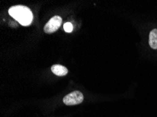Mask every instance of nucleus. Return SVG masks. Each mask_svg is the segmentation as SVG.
Wrapping results in <instances>:
<instances>
[{
	"label": "nucleus",
	"mask_w": 157,
	"mask_h": 117,
	"mask_svg": "<svg viewBox=\"0 0 157 117\" xmlns=\"http://www.w3.org/2000/svg\"><path fill=\"white\" fill-rule=\"evenodd\" d=\"M62 23V19L59 16H55L52 18L49 22L45 25L44 27V32L47 34H52L60 27Z\"/></svg>",
	"instance_id": "nucleus-3"
},
{
	"label": "nucleus",
	"mask_w": 157,
	"mask_h": 117,
	"mask_svg": "<svg viewBox=\"0 0 157 117\" xmlns=\"http://www.w3.org/2000/svg\"><path fill=\"white\" fill-rule=\"evenodd\" d=\"M63 29L66 32L70 33L73 31V25L71 23H66L64 24L63 25Z\"/></svg>",
	"instance_id": "nucleus-6"
},
{
	"label": "nucleus",
	"mask_w": 157,
	"mask_h": 117,
	"mask_svg": "<svg viewBox=\"0 0 157 117\" xmlns=\"http://www.w3.org/2000/svg\"><path fill=\"white\" fill-rule=\"evenodd\" d=\"M51 70L54 75L59 76H65L68 74V69L61 64H54L52 66Z\"/></svg>",
	"instance_id": "nucleus-4"
},
{
	"label": "nucleus",
	"mask_w": 157,
	"mask_h": 117,
	"mask_svg": "<svg viewBox=\"0 0 157 117\" xmlns=\"http://www.w3.org/2000/svg\"><path fill=\"white\" fill-rule=\"evenodd\" d=\"M149 44L151 49H157V29L151 31L149 37Z\"/></svg>",
	"instance_id": "nucleus-5"
},
{
	"label": "nucleus",
	"mask_w": 157,
	"mask_h": 117,
	"mask_svg": "<svg viewBox=\"0 0 157 117\" xmlns=\"http://www.w3.org/2000/svg\"><path fill=\"white\" fill-rule=\"evenodd\" d=\"M83 100H84V96H83L82 93L78 91V90H75V91H73L66 95L63 97V102L66 105L71 106L82 103Z\"/></svg>",
	"instance_id": "nucleus-2"
},
{
	"label": "nucleus",
	"mask_w": 157,
	"mask_h": 117,
	"mask_svg": "<svg viewBox=\"0 0 157 117\" xmlns=\"http://www.w3.org/2000/svg\"><path fill=\"white\" fill-rule=\"evenodd\" d=\"M9 13L23 26L30 25L33 19L32 11L28 7L25 6L18 5L11 7Z\"/></svg>",
	"instance_id": "nucleus-1"
}]
</instances>
